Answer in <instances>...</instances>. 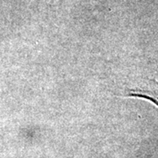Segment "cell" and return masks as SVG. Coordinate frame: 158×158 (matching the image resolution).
Wrapping results in <instances>:
<instances>
[{"label": "cell", "mask_w": 158, "mask_h": 158, "mask_svg": "<svg viewBox=\"0 0 158 158\" xmlns=\"http://www.w3.org/2000/svg\"><path fill=\"white\" fill-rule=\"evenodd\" d=\"M128 96L147 99L158 106V85H156V86L151 88L136 89V90H131Z\"/></svg>", "instance_id": "6da1fadb"}]
</instances>
